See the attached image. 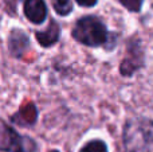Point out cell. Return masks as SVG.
<instances>
[{
	"instance_id": "1",
	"label": "cell",
	"mask_w": 153,
	"mask_h": 152,
	"mask_svg": "<svg viewBox=\"0 0 153 152\" xmlns=\"http://www.w3.org/2000/svg\"><path fill=\"white\" fill-rule=\"evenodd\" d=\"M124 143L128 152H153V121L129 120L124 129Z\"/></svg>"
},
{
	"instance_id": "2",
	"label": "cell",
	"mask_w": 153,
	"mask_h": 152,
	"mask_svg": "<svg viewBox=\"0 0 153 152\" xmlns=\"http://www.w3.org/2000/svg\"><path fill=\"white\" fill-rule=\"evenodd\" d=\"M106 26L95 16H85L76 22L73 28V38L79 43L91 47L102 46L108 40Z\"/></svg>"
},
{
	"instance_id": "3",
	"label": "cell",
	"mask_w": 153,
	"mask_h": 152,
	"mask_svg": "<svg viewBox=\"0 0 153 152\" xmlns=\"http://www.w3.org/2000/svg\"><path fill=\"white\" fill-rule=\"evenodd\" d=\"M36 144L0 120V151L5 152H35Z\"/></svg>"
},
{
	"instance_id": "4",
	"label": "cell",
	"mask_w": 153,
	"mask_h": 152,
	"mask_svg": "<svg viewBox=\"0 0 153 152\" xmlns=\"http://www.w3.org/2000/svg\"><path fill=\"white\" fill-rule=\"evenodd\" d=\"M23 10L26 18L34 24H42L47 18L45 0H24Z\"/></svg>"
},
{
	"instance_id": "5",
	"label": "cell",
	"mask_w": 153,
	"mask_h": 152,
	"mask_svg": "<svg viewBox=\"0 0 153 152\" xmlns=\"http://www.w3.org/2000/svg\"><path fill=\"white\" fill-rule=\"evenodd\" d=\"M8 48L13 57H20L30 47V39L22 30H12L8 39Z\"/></svg>"
},
{
	"instance_id": "6",
	"label": "cell",
	"mask_w": 153,
	"mask_h": 152,
	"mask_svg": "<svg viewBox=\"0 0 153 152\" xmlns=\"http://www.w3.org/2000/svg\"><path fill=\"white\" fill-rule=\"evenodd\" d=\"M59 35H61V27L55 20H53L47 28L36 31V39L43 47H50L59 39Z\"/></svg>"
},
{
	"instance_id": "7",
	"label": "cell",
	"mask_w": 153,
	"mask_h": 152,
	"mask_svg": "<svg viewBox=\"0 0 153 152\" xmlns=\"http://www.w3.org/2000/svg\"><path fill=\"white\" fill-rule=\"evenodd\" d=\"M54 5V10L56 11V13L65 16L69 15L73 10V1L71 0H51Z\"/></svg>"
},
{
	"instance_id": "8",
	"label": "cell",
	"mask_w": 153,
	"mask_h": 152,
	"mask_svg": "<svg viewBox=\"0 0 153 152\" xmlns=\"http://www.w3.org/2000/svg\"><path fill=\"white\" fill-rule=\"evenodd\" d=\"M79 152H108V147L102 140H91L85 144Z\"/></svg>"
},
{
	"instance_id": "9",
	"label": "cell",
	"mask_w": 153,
	"mask_h": 152,
	"mask_svg": "<svg viewBox=\"0 0 153 152\" xmlns=\"http://www.w3.org/2000/svg\"><path fill=\"white\" fill-rule=\"evenodd\" d=\"M124 7H126L129 11H133V12H138L143 7L144 0H118Z\"/></svg>"
},
{
	"instance_id": "10",
	"label": "cell",
	"mask_w": 153,
	"mask_h": 152,
	"mask_svg": "<svg viewBox=\"0 0 153 152\" xmlns=\"http://www.w3.org/2000/svg\"><path fill=\"white\" fill-rule=\"evenodd\" d=\"M75 1L82 7H93L97 4V0H75Z\"/></svg>"
},
{
	"instance_id": "11",
	"label": "cell",
	"mask_w": 153,
	"mask_h": 152,
	"mask_svg": "<svg viewBox=\"0 0 153 152\" xmlns=\"http://www.w3.org/2000/svg\"><path fill=\"white\" fill-rule=\"evenodd\" d=\"M53 152H58V151H53Z\"/></svg>"
}]
</instances>
